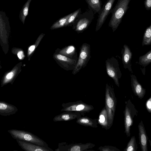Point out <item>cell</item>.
<instances>
[{
  "label": "cell",
  "instance_id": "cell-1",
  "mask_svg": "<svg viewBox=\"0 0 151 151\" xmlns=\"http://www.w3.org/2000/svg\"><path fill=\"white\" fill-rule=\"evenodd\" d=\"M131 0H118L117 2L111 11V16L109 23L113 32L117 28L122 19L129 8Z\"/></svg>",
  "mask_w": 151,
  "mask_h": 151
},
{
  "label": "cell",
  "instance_id": "cell-2",
  "mask_svg": "<svg viewBox=\"0 0 151 151\" xmlns=\"http://www.w3.org/2000/svg\"><path fill=\"white\" fill-rule=\"evenodd\" d=\"M116 104L117 99L114 89L112 86L107 83L105 92V106L107 113L109 129L113 125Z\"/></svg>",
  "mask_w": 151,
  "mask_h": 151
},
{
  "label": "cell",
  "instance_id": "cell-3",
  "mask_svg": "<svg viewBox=\"0 0 151 151\" xmlns=\"http://www.w3.org/2000/svg\"><path fill=\"white\" fill-rule=\"evenodd\" d=\"M8 132L14 139L32 143L40 146L49 148L47 143L36 135L23 130L12 129Z\"/></svg>",
  "mask_w": 151,
  "mask_h": 151
},
{
  "label": "cell",
  "instance_id": "cell-4",
  "mask_svg": "<svg viewBox=\"0 0 151 151\" xmlns=\"http://www.w3.org/2000/svg\"><path fill=\"white\" fill-rule=\"evenodd\" d=\"M94 15L93 12L90 10L80 13L72 25L73 29L78 33L83 32L88 27L94 19Z\"/></svg>",
  "mask_w": 151,
  "mask_h": 151
},
{
  "label": "cell",
  "instance_id": "cell-5",
  "mask_svg": "<svg viewBox=\"0 0 151 151\" xmlns=\"http://www.w3.org/2000/svg\"><path fill=\"white\" fill-rule=\"evenodd\" d=\"M124 113V132L127 137H128L130 135V128L133 124V118L138 114L137 110L130 99L126 102Z\"/></svg>",
  "mask_w": 151,
  "mask_h": 151
},
{
  "label": "cell",
  "instance_id": "cell-6",
  "mask_svg": "<svg viewBox=\"0 0 151 151\" xmlns=\"http://www.w3.org/2000/svg\"><path fill=\"white\" fill-rule=\"evenodd\" d=\"M61 106V111L78 112L80 113L83 116L94 109L92 105L86 104L81 100L63 103Z\"/></svg>",
  "mask_w": 151,
  "mask_h": 151
},
{
  "label": "cell",
  "instance_id": "cell-7",
  "mask_svg": "<svg viewBox=\"0 0 151 151\" xmlns=\"http://www.w3.org/2000/svg\"><path fill=\"white\" fill-rule=\"evenodd\" d=\"M105 65L107 74L113 79L115 84L119 87V80L122 74L117 60L114 57L109 58L105 61Z\"/></svg>",
  "mask_w": 151,
  "mask_h": 151
},
{
  "label": "cell",
  "instance_id": "cell-8",
  "mask_svg": "<svg viewBox=\"0 0 151 151\" xmlns=\"http://www.w3.org/2000/svg\"><path fill=\"white\" fill-rule=\"evenodd\" d=\"M90 45L83 43L81 48L79 57L72 73L75 75L87 65L91 58Z\"/></svg>",
  "mask_w": 151,
  "mask_h": 151
},
{
  "label": "cell",
  "instance_id": "cell-9",
  "mask_svg": "<svg viewBox=\"0 0 151 151\" xmlns=\"http://www.w3.org/2000/svg\"><path fill=\"white\" fill-rule=\"evenodd\" d=\"M95 146V144L91 143L68 144L66 142H62L58 144V147L55 151H87L89 149H92Z\"/></svg>",
  "mask_w": 151,
  "mask_h": 151
},
{
  "label": "cell",
  "instance_id": "cell-10",
  "mask_svg": "<svg viewBox=\"0 0 151 151\" xmlns=\"http://www.w3.org/2000/svg\"><path fill=\"white\" fill-rule=\"evenodd\" d=\"M115 0H107L98 13L96 27V32L98 31L105 22L109 14L111 12L113 4Z\"/></svg>",
  "mask_w": 151,
  "mask_h": 151
},
{
  "label": "cell",
  "instance_id": "cell-11",
  "mask_svg": "<svg viewBox=\"0 0 151 151\" xmlns=\"http://www.w3.org/2000/svg\"><path fill=\"white\" fill-rule=\"evenodd\" d=\"M18 145L22 149L26 151H53L50 148H47L32 143L18 139H16Z\"/></svg>",
  "mask_w": 151,
  "mask_h": 151
},
{
  "label": "cell",
  "instance_id": "cell-12",
  "mask_svg": "<svg viewBox=\"0 0 151 151\" xmlns=\"http://www.w3.org/2000/svg\"><path fill=\"white\" fill-rule=\"evenodd\" d=\"M131 77V85L134 94L138 98L142 99L145 94L146 89L143 88L135 76L132 74Z\"/></svg>",
  "mask_w": 151,
  "mask_h": 151
},
{
  "label": "cell",
  "instance_id": "cell-13",
  "mask_svg": "<svg viewBox=\"0 0 151 151\" xmlns=\"http://www.w3.org/2000/svg\"><path fill=\"white\" fill-rule=\"evenodd\" d=\"M139 143L142 151H147L148 137L142 121L141 120L138 125Z\"/></svg>",
  "mask_w": 151,
  "mask_h": 151
},
{
  "label": "cell",
  "instance_id": "cell-14",
  "mask_svg": "<svg viewBox=\"0 0 151 151\" xmlns=\"http://www.w3.org/2000/svg\"><path fill=\"white\" fill-rule=\"evenodd\" d=\"M82 115L80 113L71 111L64 112L56 116L53 118L55 122L70 121L80 118Z\"/></svg>",
  "mask_w": 151,
  "mask_h": 151
},
{
  "label": "cell",
  "instance_id": "cell-15",
  "mask_svg": "<svg viewBox=\"0 0 151 151\" xmlns=\"http://www.w3.org/2000/svg\"><path fill=\"white\" fill-rule=\"evenodd\" d=\"M17 108L14 105L3 101H0V115L4 116H10L16 113Z\"/></svg>",
  "mask_w": 151,
  "mask_h": 151
},
{
  "label": "cell",
  "instance_id": "cell-16",
  "mask_svg": "<svg viewBox=\"0 0 151 151\" xmlns=\"http://www.w3.org/2000/svg\"><path fill=\"white\" fill-rule=\"evenodd\" d=\"M132 53L129 47L125 44L123 46L122 52V61L124 68L129 69L131 67V61L132 58Z\"/></svg>",
  "mask_w": 151,
  "mask_h": 151
},
{
  "label": "cell",
  "instance_id": "cell-17",
  "mask_svg": "<svg viewBox=\"0 0 151 151\" xmlns=\"http://www.w3.org/2000/svg\"><path fill=\"white\" fill-rule=\"evenodd\" d=\"M77 123L86 127H90L94 128L98 127V119H92L87 116H81L77 119Z\"/></svg>",
  "mask_w": 151,
  "mask_h": 151
},
{
  "label": "cell",
  "instance_id": "cell-18",
  "mask_svg": "<svg viewBox=\"0 0 151 151\" xmlns=\"http://www.w3.org/2000/svg\"><path fill=\"white\" fill-rule=\"evenodd\" d=\"M98 122L101 126L102 128L106 130L109 129L108 126V114L105 106L99 114L98 119Z\"/></svg>",
  "mask_w": 151,
  "mask_h": 151
},
{
  "label": "cell",
  "instance_id": "cell-19",
  "mask_svg": "<svg viewBox=\"0 0 151 151\" xmlns=\"http://www.w3.org/2000/svg\"><path fill=\"white\" fill-rule=\"evenodd\" d=\"M88 4L89 10L94 12V14L99 13L102 7V2L101 0H85Z\"/></svg>",
  "mask_w": 151,
  "mask_h": 151
},
{
  "label": "cell",
  "instance_id": "cell-20",
  "mask_svg": "<svg viewBox=\"0 0 151 151\" xmlns=\"http://www.w3.org/2000/svg\"><path fill=\"white\" fill-rule=\"evenodd\" d=\"M62 52L66 55L65 56H68L69 58L77 60V52L74 46L71 45L68 46L63 50Z\"/></svg>",
  "mask_w": 151,
  "mask_h": 151
},
{
  "label": "cell",
  "instance_id": "cell-21",
  "mask_svg": "<svg viewBox=\"0 0 151 151\" xmlns=\"http://www.w3.org/2000/svg\"><path fill=\"white\" fill-rule=\"evenodd\" d=\"M139 64L145 67L151 63V50L145 55L141 56L139 58Z\"/></svg>",
  "mask_w": 151,
  "mask_h": 151
},
{
  "label": "cell",
  "instance_id": "cell-22",
  "mask_svg": "<svg viewBox=\"0 0 151 151\" xmlns=\"http://www.w3.org/2000/svg\"><path fill=\"white\" fill-rule=\"evenodd\" d=\"M151 44V24L146 29L144 33L142 45Z\"/></svg>",
  "mask_w": 151,
  "mask_h": 151
},
{
  "label": "cell",
  "instance_id": "cell-23",
  "mask_svg": "<svg viewBox=\"0 0 151 151\" xmlns=\"http://www.w3.org/2000/svg\"><path fill=\"white\" fill-rule=\"evenodd\" d=\"M138 148L135 136L131 137L126 147L124 149V151H136Z\"/></svg>",
  "mask_w": 151,
  "mask_h": 151
},
{
  "label": "cell",
  "instance_id": "cell-24",
  "mask_svg": "<svg viewBox=\"0 0 151 151\" xmlns=\"http://www.w3.org/2000/svg\"><path fill=\"white\" fill-rule=\"evenodd\" d=\"M72 14V13L60 19L54 23L52 27L53 28H56L65 26L66 23Z\"/></svg>",
  "mask_w": 151,
  "mask_h": 151
},
{
  "label": "cell",
  "instance_id": "cell-25",
  "mask_svg": "<svg viewBox=\"0 0 151 151\" xmlns=\"http://www.w3.org/2000/svg\"><path fill=\"white\" fill-rule=\"evenodd\" d=\"M81 9L80 8L73 12L72 15L68 18L66 23L65 26H72L78 15L81 13Z\"/></svg>",
  "mask_w": 151,
  "mask_h": 151
},
{
  "label": "cell",
  "instance_id": "cell-26",
  "mask_svg": "<svg viewBox=\"0 0 151 151\" xmlns=\"http://www.w3.org/2000/svg\"><path fill=\"white\" fill-rule=\"evenodd\" d=\"M32 0H28L25 3L21 11L20 17L21 21L24 24L25 18L28 13L30 3Z\"/></svg>",
  "mask_w": 151,
  "mask_h": 151
},
{
  "label": "cell",
  "instance_id": "cell-27",
  "mask_svg": "<svg viewBox=\"0 0 151 151\" xmlns=\"http://www.w3.org/2000/svg\"><path fill=\"white\" fill-rule=\"evenodd\" d=\"M98 149L100 151H120L119 149L115 147L108 145L100 146Z\"/></svg>",
  "mask_w": 151,
  "mask_h": 151
},
{
  "label": "cell",
  "instance_id": "cell-28",
  "mask_svg": "<svg viewBox=\"0 0 151 151\" xmlns=\"http://www.w3.org/2000/svg\"><path fill=\"white\" fill-rule=\"evenodd\" d=\"M146 107L147 111L151 113V96L146 101Z\"/></svg>",
  "mask_w": 151,
  "mask_h": 151
},
{
  "label": "cell",
  "instance_id": "cell-29",
  "mask_svg": "<svg viewBox=\"0 0 151 151\" xmlns=\"http://www.w3.org/2000/svg\"><path fill=\"white\" fill-rule=\"evenodd\" d=\"M57 57L58 59L61 61H68L72 59L60 54L57 55Z\"/></svg>",
  "mask_w": 151,
  "mask_h": 151
},
{
  "label": "cell",
  "instance_id": "cell-30",
  "mask_svg": "<svg viewBox=\"0 0 151 151\" xmlns=\"http://www.w3.org/2000/svg\"><path fill=\"white\" fill-rule=\"evenodd\" d=\"M144 4L146 10H149L151 9V0H145Z\"/></svg>",
  "mask_w": 151,
  "mask_h": 151
},
{
  "label": "cell",
  "instance_id": "cell-31",
  "mask_svg": "<svg viewBox=\"0 0 151 151\" xmlns=\"http://www.w3.org/2000/svg\"><path fill=\"white\" fill-rule=\"evenodd\" d=\"M14 75V73L12 72H11L7 74L6 76V78L8 79H11Z\"/></svg>",
  "mask_w": 151,
  "mask_h": 151
},
{
  "label": "cell",
  "instance_id": "cell-32",
  "mask_svg": "<svg viewBox=\"0 0 151 151\" xmlns=\"http://www.w3.org/2000/svg\"><path fill=\"white\" fill-rule=\"evenodd\" d=\"M17 56L19 59H22L24 56L23 52L22 51L19 52L17 54Z\"/></svg>",
  "mask_w": 151,
  "mask_h": 151
},
{
  "label": "cell",
  "instance_id": "cell-33",
  "mask_svg": "<svg viewBox=\"0 0 151 151\" xmlns=\"http://www.w3.org/2000/svg\"><path fill=\"white\" fill-rule=\"evenodd\" d=\"M35 48V45H32L29 48V50L30 51H33L34 50Z\"/></svg>",
  "mask_w": 151,
  "mask_h": 151
},
{
  "label": "cell",
  "instance_id": "cell-34",
  "mask_svg": "<svg viewBox=\"0 0 151 151\" xmlns=\"http://www.w3.org/2000/svg\"><path fill=\"white\" fill-rule=\"evenodd\" d=\"M149 141L150 144V145L151 147V141L150 139H149Z\"/></svg>",
  "mask_w": 151,
  "mask_h": 151
}]
</instances>
